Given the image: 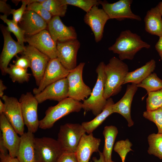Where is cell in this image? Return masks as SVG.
I'll return each instance as SVG.
<instances>
[{"label": "cell", "instance_id": "cell-12", "mask_svg": "<svg viewBox=\"0 0 162 162\" xmlns=\"http://www.w3.org/2000/svg\"><path fill=\"white\" fill-rule=\"evenodd\" d=\"M2 98L5 105L3 114L17 134L22 136L24 133L25 124L19 100L16 98L6 95Z\"/></svg>", "mask_w": 162, "mask_h": 162}, {"label": "cell", "instance_id": "cell-11", "mask_svg": "<svg viewBox=\"0 0 162 162\" xmlns=\"http://www.w3.org/2000/svg\"><path fill=\"white\" fill-rule=\"evenodd\" d=\"M70 71L62 65L57 58L50 59L38 88L33 90V94H37L49 85L67 78Z\"/></svg>", "mask_w": 162, "mask_h": 162}, {"label": "cell", "instance_id": "cell-22", "mask_svg": "<svg viewBox=\"0 0 162 162\" xmlns=\"http://www.w3.org/2000/svg\"><path fill=\"white\" fill-rule=\"evenodd\" d=\"M101 140L91 133L85 134L81 137L75 152L78 162H88L92 154L99 152Z\"/></svg>", "mask_w": 162, "mask_h": 162}, {"label": "cell", "instance_id": "cell-8", "mask_svg": "<svg viewBox=\"0 0 162 162\" xmlns=\"http://www.w3.org/2000/svg\"><path fill=\"white\" fill-rule=\"evenodd\" d=\"M24 124L28 131L35 133L39 128L38 116L39 104L35 96L31 92L22 94L19 100Z\"/></svg>", "mask_w": 162, "mask_h": 162}, {"label": "cell", "instance_id": "cell-20", "mask_svg": "<svg viewBox=\"0 0 162 162\" xmlns=\"http://www.w3.org/2000/svg\"><path fill=\"white\" fill-rule=\"evenodd\" d=\"M19 23L27 37L34 35L47 28V23L44 19L29 10H26Z\"/></svg>", "mask_w": 162, "mask_h": 162}, {"label": "cell", "instance_id": "cell-36", "mask_svg": "<svg viewBox=\"0 0 162 162\" xmlns=\"http://www.w3.org/2000/svg\"><path fill=\"white\" fill-rule=\"evenodd\" d=\"M26 10H31L36 13L44 19L47 24L53 16L39 2H36L27 5Z\"/></svg>", "mask_w": 162, "mask_h": 162}, {"label": "cell", "instance_id": "cell-46", "mask_svg": "<svg viewBox=\"0 0 162 162\" xmlns=\"http://www.w3.org/2000/svg\"><path fill=\"white\" fill-rule=\"evenodd\" d=\"M7 88L3 84L2 80H0V97L2 98L3 96L4 92Z\"/></svg>", "mask_w": 162, "mask_h": 162}, {"label": "cell", "instance_id": "cell-43", "mask_svg": "<svg viewBox=\"0 0 162 162\" xmlns=\"http://www.w3.org/2000/svg\"><path fill=\"white\" fill-rule=\"evenodd\" d=\"M155 47L162 60V36L159 37V39L156 44Z\"/></svg>", "mask_w": 162, "mask_h": 162}, {"label": "cell", "instance_id": "cell-24", "mask_svg": "<svg viewBox=\"0 0 162 162\" xmlns=\"http://www.w3.org/2000/svg\"><path fill=\"white\" fill-rule=\"evenodd\" d=\"M33 133L28 131L20 136L16 158L19 162H35Z\"/></svg>", "mask_w": 162, "mask_h": 162}, {"label": "cell", "instance_id": "cell-18", "mask_svg": "<svg viewBox=\"0 0 162 162\" xmlns=\"http://www.w3.org/2000/svg\"><path fill=\"white\" fill-rule=\"evenodd\" d=\"M47 30L56 43L76 39L77 34L74 27L65 25L58 16H53L47 24Z\"/></svg>", "mask_w": 162, "mask_h": 162}, {"label": "cell", "instance_id": "cell-14", "mask_svg": "<svg viewBox=\"0 0 162 162\" xmlns=\"http://www.w3.org/2000/svg\"><path fill=\"white\" fill-rule=\"evenodd\" d=\"M20 53L29 59L33 75L38 86L50 59L34 47L29 45L25 46V50Z\"/></svg>", "mask_w": 162, "mask_h": 162}, {"label": "cell", "instance_id": "cell-32", "mask_svg": "<svg viewBox=\"0 0 162 162\" xmlns=\"http://www.w3.org/2000/svg\"><path fill=\"white\" fill-rule=\"evenodd\" d=\"M8 16L1 15L0 18L7 25V30L10 32L13 33L17 40V42L23 47H25L24 42H26L24 31L18 25L15 24L12 20L8 19Z\"/></svg>", "mask_w": 162, "mask_h": 162}, {"label": "cell", "instance_id": "cell-34", "mask_svg": "<svg viewBox=\"0 0 162 162\" xmlns=\"http://www.w3.org/2000/svg\"><path fill=\"white\" fill-rule=\"evenodd\" d=\"M63 4L70 5L79 7L85 11L88 12L94 6L100 4L98 0H60Z\"/></svg>", "mask_w": 162, "mask_h": 162}, {"label": "cell", "instance_id": "cell-17", "mask_svg": "<svg viewBox=\"0 0 162 162\" xmlns=\"http://www.w3.org/2000/svg\"><path fill=\"white\" fill-rule=\"evenodd\" d=\"M68 84L67 78L56 81L34 95L39 104L49 100L58 102L68 98Z\"/></svg>", "mask_w": 162, "mask_h": 162}, {"label": "cell", "instance_id": "cell-10", "mask_svg": "<svg viewBox=\"0 0 162 162\" xmlns=\"http://www.w3.org/2000/svg\"><path fill=\"white\" fill-rule=\"evenodd\" d=\"M132 0H120L115 3H110L106 0H99L100 4L110 19L122 21L126 19L141 21L140 17L132 11L130 5Z\"/></svg>", "mask_w": 162, "mask_h": 162}, {"label": "cell", "instance_id": "cell-31", "mask_svg": "<svg viewBox=\"0 0 162 162\" xmlns=\"http://www.w3.org/2000/svg\"><path fill=\"white\" fill-rule=\"evenodd\" d=\"M138 88L145 89L147 94L156 91L162 88V80L155 73L151 74L141 83L137 85Z\"/></svg>", "mask_w": 162, "mask_h": 162}, {"label": "cell", "instance_id": "cell-5", "mask_svg": "<svg viewBox=\"0 0 162 162\" xmlns=\"http://www.w3.org/2000/svg\"><path fill=\"white\" fill-rule=\"evenodd\" d=\"M34 146L35 162H57L63 153L57 140L50 137H35Z\"/></svg>", "mask_w": 162, "mask_h": 162}, {"label": "cell", "instance_id": "cell-1", "mask_svg": "<svg viewBox=\"0 0 162 162\" xmlns=\"http://www.w3.org/2000/svg\"><path fill=\"white\" fill-rule=\"evenodd\" d=\"M128 71L127 64L115 57L112 58L105 64L104 71L106 78L104 96L106 99L117 94L121 91Z\"/></svg>", "mask_w": 162, "mask_h": 162}, {"label": "cell", "instance_id": "cell-39", "mask_svg": "<svg viewBox=\"0 0 162 162\" xmlns=\"http://www.w3.org/2000/svg\"><path fill=\"white\" fill-rule=\"evenodd\" d=\"M15 56L16 60L13 61L14 64L25 69L27 70L28 68H31L30 61L26 56L21 55V56L19 57L16 55Z\"/></svg>", "mask_w": 162, "mask_h": 162}, {"label": "cell", "instance_id": "cell-45", "mask_svg": "<svg viewBox=\"0 0 162 162\" xmlns=\"http://www.w3.org/2000/svg\"><path fill=\"white\" fill-rule=\"evenodd\" d=\"M100 157L99 159H98L96 157H94L92 160L94 162H106L104 158L102 152L99 151Z\"/></svg>", "mask_w": 162, "mask_h": 162}, {"label": "cell", "instance_id": "cell-3", "mask_svg": "<svg viewBox=\"0 0 162 162\" xmlns=\"http://www.w3.org/2000/svg\"><path fill=\"white\" fill-rule=\"evenodd\" d=\"M105 65L104 62H101L98 66L96 69L97 74L96 84L89 97L82 103V109L85 111H91L95 116L102 112L107 100L104 96L106 78L104 71Z\"/></svg>", "mask_w": 162, "mask_h": 162}, {"label": "cell", "instance_id": "cell-9", "mask_svg": "<svg viewBox=\"0 0 162 162\" xmlns=\"http://www.w3.org/2000/svg\"><path fill=\"white\" fill-rule=\"evenodd\" d=\"M0 28L4 38V43L0 57V68L2 74L5 75L11 59L18 53L23 52L25 46H23L13 39L10 32L7 30L6 27L1 25Z\"/></svg>", "mask_w": 162, "mask_h": 162}, {"label": "cell", "instance_id": "cell-19", "mask_svg": "<svg viewBox=\"0 0 162 162\" xmlns=\"http://www.w3.org/2000/svg\"><path fill=\"white\" fill-rule=\"evenodd\" d=\"M0 128L3 141L8 149L9 154L13 158L16 157L20 137L18 135L3 113L0 116Z\"/></svg>", "mask_w": 162, "mask_h": 162}, {"label": "cell", "instance_id": "cell-28", "mask_svg": "<svg viewBox=\"0 0 162 162\" xmlns=\"http://www.w3.org/2000/svg\"><path fill=\"white\" fill-rule=\"evenodd\" d=\"M149 147L148 152L150 154H152L162 159V134L153 133L148 137Z\"/></svg>", "mask_w": 162, "mask_h": 162}, {"label": "cell", "instance_id": "cell-21", "mask_svg": "<svg viewBox=\"0 0 162 162\" xmlns=\"http://www.w3.org/2000/svg\"><path fill=\"white\" fill-rule=\"evenodd\" d=\"M136 85L131 83L127 86L126 92L123 96L112 106L113 113H117L122 116L128 122L129 127L132 126L134 122L131 116L130 108L133 97L137 91Z\"/></svg>", "mask_w": 162, "mask_h": 162}, {"label": "cell", "instance_id": "cell-2", "mask_svg": "<svg viewBox=\"0 0 162 162\" xmlns=\"http://www.w3.org/2000/svg\"><path fill=\"white\" fill-rule=\"evenodd\" d=\"M150 44L143 41L140 36L129 30L122 32L115 43L108 50L118 55L119 58L132 60L143 48L149 49Z\"/></svg>", "mask_w": 162, "mask_h": 162}, {"label": "cell", "instance_id": "cell-23", "mask_svg": "<svg viewBox=\"0 0 162 162\" xmlns=\"http://www.w3.org/2000/svg\"><path fill=\"white\" fill-rule=\"evenodd\" d=\"M144 21L146 31L159 37L162 36V2L148 11Z\"/></svg>", "mask_w": 162, "mask_h": 162}, {"label": "cell", "instance_id": "cell-13", "mask_svg": "<svg viewBox=\"0 0 162 162\" xmlns=\"http://www.w3.org/2000/svg\"><path fill=\"white\" fill-rule=\"evenodd\" d=\"M57 58L67 69L70 71L77 66V55L80 44L77 39L56 43Z\"/></svg>", "mask_w": 162, "mask_h": 162}, {"label": "cell", "instance_id": "cell-41", "mask_svg": "<svg viewBox=\"0 0 162 162\" xmlns=\"http://www.w3.org/2000/svg\"><path fill=\"white\" fill-rule=\"evenodd\" d=\"M6 0H0V12L7 16L11 14L12 9L10 6L6 3Z\"/></svg>", "mask_w": 162, "mask_h": 162}, {"label": "cell", "instance_id": "cell-30", "mask_svg": "<svg viewBox=\"0 0 162 162\" xmlns=\"http://www.w3.org/2000/svg\"><path fill=\"white\" fill-rule=\"evenodd\" d=\"M7 74H8L14 82H17L20 83L28 81L31 74L27 72V70L15 64H10L6 70Z\"/></svg>", "mask_w": 162, "mask_h": 162}, {"label": "cell", "instance_id": "cell-40", "mask_svg": "<svg viewBox=\"0 0 162 162\" xmlns=\"http://www.w3.org/2000/svg\"><path fill=\"white\" fill-rule=\"evenodd\" d=\"M57 162H78L75 153L63 152Z\"/></svg>", "mask_w": 162, "mask_h": 162}, {"label": "cell", "instance_id": "cell-25", "mask_svg": "<svg viewBox=\"0 0 162 162\" xmlns=\"http://www.w3.org/2000/svg\"><path fill=\"white\" fill-rule=\"evenodd\" d=\"M156 67V62L152 59L144 65L134 70L128 72L125 77L123 85L131 83L138 85L152 73Z\"/></svg>", "mask_w": 162, "mask_h": 162}, {"label": "cell", "instance_id": "cell-47", "mask_svg": "<svg viewBox=\"0 0 162 162\" xmlns=\"http://www.w3.org/2000/svg\"><path fill=\"white\" fill-rule=\"evenodd\" d=\"M5 109V105L0 100V114L3 113Z\"/></svg>", "mask_w": 162, "mask_h": 162}, {"label": "cell", "instance_id": "cell-4", "mask_svg": "<svg viewBox=\"0 0 162 162\" xmlns=\"http://www.w3.org/2000/svg\"><path fill=\"white\" fill-rule=\"evenodd\" d=\"M82 107V103L68 97L49 107L45 117L39 121V128L43 129L51 128L57 120L71 113L80 112Z\"/></svg>", "mask_w": 162, "mask_h": 162}, {"label": "cell", "instance_id": "cell-16", "mask_svg": "<svg viewBox=\"0 0 162 162\" xmlns=\"http://www.w3.org/2000/svg\"><path fill=\"white\" fill-rule=\"evenodd\" d=\"M109 19L104 10L99 8L96 5L93 6L85 15L84 22L91 28L96 42H99L102 39L104 27Z\"/></svg>", "mask_w": 162, "mask_h": 162}, {"label": "cell", "instance_id": "cell-15", "mask_svg": "<svg viewBox=\"0 0 162 162\" xmlns=\"http://www.w3.org/2000/svg\"><path fill=\"white\" fill-rule=\"evenodd\" d=\"M26 42L50 59L57 58L56 43L54 41L47 29L30 37H25Z\"/></svg>", "mask_w": 162, "mask_h": 162}, {"label": "cell", "instance_id": "cell-48", "mask_svg": "<svg viewBox=\"0 0 162 162\" xmlns=\"http://www.w3.org/2000/svg\"><path fill=\"white\" fill-rule=\"evenodd\" d=\"M113 162H114V161H113Z\"/></svg>", "mask_w": 162, "mask_h": 162}, {"label": "cell", "instance_id": "cell-35", "mask_svg": "<svg viewBox=\"0 0 162 162\" xmlns=\"http://www.w3.org/2000/svg\"><path fill=\"white\" fill-rule=\"evenodd\" d=\"M143 115L144 118L155 124L158 133L162 134V106L153 110H146L143 112Z\"/></svg>", "mask_w": 162, "mask_h": 162}, {"label": "cell", "instance_id": "cell-44", "mask_svg": "<svg viewBox=\"0 0 162 162\" xmlns=\"http://www.w3.org/2000/svg\"><path fill=\"white\" fill-rule=\"evenodd\" d=\"M8 149L4 145L1 134L0 136V153L3 154H8Z\"/></svg>", "mask_w": 162, "mask_h": 162}, {"label": "cell", "instance_id": "cell-6", "mask_svg": "<svg viewBox=\"0 0 162 162\" xmlns=\"http://www.w3.org/2000/svg\"><path fill=\"white\" fill-rule=\"evenodd\" d=\"M86 133L81 124L68 123L62 125L57 141L63 152L75 153L81 137Z\"/></svg>", "mask_w": 162, "mask_h": 162}, {"label": "cell", "instance_id": "cell-27", "mask_svg": "<svg viewBox=\"0 0 162 162\" xmlns=\"http://www.w3.org/2000/svg\"><path fill=\"white\" fill-rule=\"evenodd\" d=\"M118 134L117 128L113 125L104 127L103 132L104 137V145L103 154L106 162H113L111 155L114 144Z\"/></svg>", "mask_w": 162, "mask_h": 162}, {"label": "cell", "instance_id": "cell-37", "mask_svg": "<svg viewBox=\"0 0 162 162\" xmlns=\"http://www.w3.org/2000/svg\"><path fill=\"white\" fill-rule=\"evenodd\" d=\"M132 143L128 139L117 142L114 147V150L119 155L122 162H125L126 156L130 151H133L131 148Z\"/></svg>", "mask_w": 162, "mask_h": 162}, {"label": "cell", "instance_id": "cell-26", "mask_svg": "<svg viewBox=\"0 0 162 162\" xmlns=\"http://www.w3.org/2000/svg\"><path fill=\"white\" fill-rule=\"evenodd\" d=\"M114 104L112 98H108L104 109L100 113L91 121L82 123L81 124L86 133L88 134L92 133L108 116L113 113L112 106Z\"/></svg>", "mask_w": 162, "mask_h": 162}, {"label": "cell", "instance_id": "cell-42", "mask_svg": "<svg viewBox=\"0 0 162 162\" xmlns=\"http://www.w3.org/2000/svg\"><path fill=\"white\" fill-rule=\"evenodd\" d=\"M0 162H19L16 158L11 157L9 154L0 153Z\"/></svg>", "mask_w": 162, "mask_h": 162}, {"label": "cell", "instance_id": "cell-7", "mask_svg": "<svg viewBox=\"0 0 162 162\" xmlns=\"http://www.w3.org/2000/svg\"><path fill=\"white\" fill-rule=\"evenodd\" d=\"M85 64L80 63L74 69L70 70L67 77L68 84V97L76 100L83 101L90 96L92 91L84 82L82 72Z\"/></svg>", "mask_w": 162, "mask_h": 162}, {"label": "cell", "instance_id": "cell-33", "mask_svg": "<svg viewBox=\"0 0 162 162\" xmlns=\"http://www.w3.org/2000/svg\"><path fill=\"white\" fill-rule=\"evenodd\" d=\"M162 106V88L148 94L146 100L147 111H152Z\"/></svg>", "mask_w": 162, "mask_h": 162}, {"label": "cell", "instance_id": "cell-38", "mask_svg": "<svg viewBox=\"0 0 162 162\" xmlns=\"http://www.w3.org/2000/svg\"><path fill=\"white\" fill-rule=\"evenodd\" d=\"M20 1L22 2L21 7L17 9H12L11 12V14L13 16L12 20L17 25H18L20 21L27 6V4L25 0H20Z\"/></svg>", "mask_w": 162, "mask_h": 162}, {"label": "cell", "instance_id": "cell-29", "mask_svg": "<svg viewBox=\"0 0 162 162\" xmlns=\"http://www.w3.org/2000/svg\"><path fill=\"white\" fill-rule=\"evenodd\" d=\"M40 3L53 16H65L68 5L62 4L60 0H44Z\"/></svg>", "mask_w": 162, "mask_h": 162}]
</instances>
